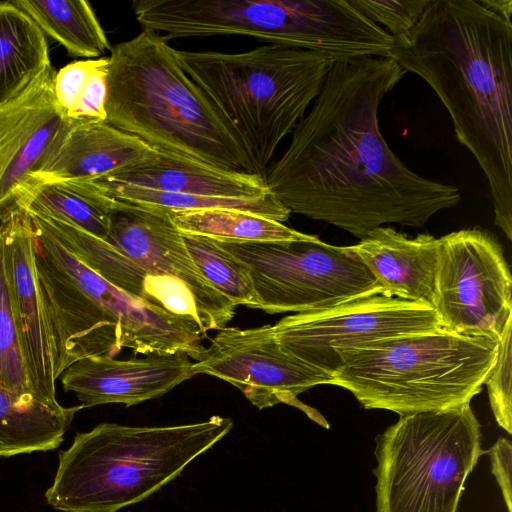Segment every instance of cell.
<instances>
[{"label":"cell","mask_w":512,"mask_h":512,"mask_svg":"<svg viewBox=\"0 0 512 512\" xmlns=\"http://www.w3.org/2000/svg\"><path fill=\"white\" fill-rule=\"evenodd\" d=\"M406 71L391 57L333 63L310 111L265 174L290 213L363 239L384 224L423 227L457 205V187L408 168L385 141L378 111Z\"/></svg>","instance_id":"cell-1"},{"label":"cell","mask_w":512,"mask_h":512,"mask_svg":"<svg viewBox=\"0 0 512 512\" xmlns=\"http://www.w3.org/2000/svg\"><path fill=\"white\" fill-rule=\"evenodd\" d=\"M447 109L489 185L494 222L512 239V23L476 0H430L389 53Z\"/></svg>","instance_id":"cell-2"},{"label":"cell","mask_w":512,"mask_h":512,"mask_svg":"<svg viewBox=\"0 0 512 512\" xmlns=\"http://www.w3.org/2000/svg\"><path fill=\"white\" fill-rule=\"evenodd\" d=\"M105 109L106 122L167 159L258 174L231 127L159 33L143 30L111 48Z\"/></svg>","instance_id":"cell-3"},{"label":"cell","mask_w":512,"mask_h":512,"mask_svg":"<svg viewBox=\"0 0 512 512\" xmlns=\"http://www.w3.org/2000/svg\"><path fill=\"white\" fill-rule=\"evenodd\" d=\"M233 426L218 415L175 426L98 424L59 453L46 501L62 512H118L173 481Z\"/></svg>","instance_id":"cell-4"},{"label":"cell","mask_w":512,"mask_h":512,"mask_svg":"<svg viewBox=\"0 0 512 512\" xmlns=\"http://www.w3.org/2000/svg\"><path fill=\"white\" fill-rule=\"evenodd\" d=\"M176 54L264 178L278 145L304 117L333 65L322 54L275 44L240 53Z\"/></svg>","instance_id":"cell-5"},{"label":"cell","mask_w":512,"mask_h":512,"mask_svg":"<svg viewBox=\"0 0 512 512\" xmlns=\"http://www.w3.org/2000/svg\"><path fill=\"white\" fill-rule=\"evenodd\" d=\"M143 30L169 39L249 36L316 52L333 63L387 57L393 38L350 0H136Z\"/></svg>","instance_id":"cell-6"},{"label":"cell","mask_w":512,"mask_h":512,"mask_svg":"<svg viewBox=\"0 0 512 512\" xmlns=\"http://www.w3.org/2000/svg\"><path fill=\"white\" fill-rule=\"evenodd\" d=\"M498 350L496 339L444 328L394 337L339 352L331 384L365 409L400 416L450 409L481 392Z\"/></svg>","instance_id":"cell-7"},{"label":"cell","mask_w":512,"mask_h":512,"mask_svg":"<svg viewBox=\"0 0 512 512\" xmlns=\"http://www.w3.org/2000/svg\"><path fill=\"white\" fill-rule=\"evenodd\" d=\"M481 439L470 403L400 416L375 438L376 512H457Z\"/></svg>","instance_id":"cell-8"},{"label":"cell","mask_w":512,"mask_h":512,"mask_svg":"<svg viewBox=\"0 0 512 512\" xmlns=\"http://www.w3.org/2000/svg\"><path fill=\"white\" fill-rule=\"evenodd\" d=\"M217 241V240H216ZM217 243L244 263L269 314L332 307L383 290L350 246L310 240Z\"/></svg>","instance_id":"cell-9"},{"label":"cell","mask_w":512,"mask_h":512,"mask_svg":"<svg viewBox=\"0 0 512 512\" xmlns=\"http://www.w3.org/2000/svg\"><path fill=\"white\" fill-rule=\"evenodd\" d=\"M30 217L35 266L53 333L58 378L81 359L118 354L123 349L121 333L103 305L104 278Z\"/></svg>","instance_id":"cell-10"},{"label":"cell","mask_w":512,"mask_h":512,"mask_svg":"<svg viewBox=\"0 0 512 512\" xmlns=\"http://www.w3.org/2000/svg\"><path fill=\"white\" fill-rule=\"evenodd\" d=\"M432 307L444 329L500 340L512 317V278L489 232L469 228L439 238Z\"/></svg>","instance_id":"cell-11"},{"label":"cell","mask_w":512,"mask_h":512,"mask_svg":"<svg viewBox=\"0 0 512 512\" xmlns=\"http://www.w3.org/2000/svg\"><path fill=\"white\" fill-rule=\"evenodd\" d=\"M441 328L432 306L384 292L295 313L273 325L275 338L285 352L330 375L341 366V351Z\"/></svg>","instance_id":"cell-12"},{"label":"cell","mask_w":512,"mask_h":512,"mask_svg":"<svg viewBox=\"0 0 512 512\" xmlns=\"http://www.w3.org/2000/svg\"><path fill=\"white\" fill-rule=\"evenodd\" d=\"M192 370L195 375L207 374L232 384L259 410L279 403L297 406L329 428L325 419L297 396L314 386L331 384L332 375L285 352L272 325L218 330L193 362Z\"/></svg>","instance_id":"cell-13"},{"label":"cell","mask_w":512,"mask_h":512,"mask_svg":"<svg viewBox=\"0 0 512 512\" xmlns=\"http://www.w3.org/2000/svg\"><path fill=\"white\" fill-rule=\"evenodd\" d=\"M55 70H44L17 97L0 105V220L18 208L67 130L53 92Z\"/></svg>","instance_id":"cell-14"},{"label":"cell","mask_w":512,"mask_h":512,"mask_svg":"<svg viewBox=\"0 0 512 512\" xmlns=\"http://www.w3.org/2000/svg\"><path fill=\"white\" fill-rule=\"evenodd\" d=\"M105 240L145 271L186 282L225 324L234 317L236 305L201 274L168 214L116 200Z\"/></svg>","instance_id":"cell-15"},{"label":"cell","mask_w":512,"mask_h":512,"mask_svg":"<svg viewBox=\"0 0 512 512\" xmlns=\"http://www.w3.org/2000/svg\"><path fill=\"white\" fill-rule=\"evenodd\" d=\"M0 226L6 243L14 301L32 383L40 398L57 404V354L35 266L31 217L18 207L0 220Z\"/></svg>","instance_id":"cell-16"},{"label":"cell","mask_w":512,"mask_h":512,"mask_svg":"<svg viewBox=\"0 0 512 512\" xmlns=\"http://www.w3.org/2000/svg\"><path fill=\"white\" fill-rule=\"evenodd\" d=\"M191 358L184 352L117 360L90 357L69 366L61 384L74 392L84 408L120 403L130 407L159 398L191 379Z\"/></svg>","instance_id":"cell-17"},{"label":"cell","mask_w":512,"mask_h":512,"mask_svg":"<svg viewBox=\"0 0 512 512\" xmlns=\"http://www.w3.org/2000/svg\"><path fill=\"white\" fill-rule=\"evenodd\" d=\"M163 158L139 138L106 121L71 119L37 173L36 181L93 180L157 164Z\"/></svg>","instance_id":"cell-18"},{"label":"cell","mask_w":512,"mask_h":512,"mask_svg":"<svg viewBox=\"0 0 512 512\" xmlns=\"http://www.w3.org/2000/svg\"><path fill=\"white\" fill-rule=\"evenodd\" d=\"M350 247L384 293L432 306L439 238L382 226Z\"/></svg>","instance_id":"cell-19"},{"label":"cell","mask_w":512,"mask_h":512,"mask_svg":"<svg viewBox=\"0 0 512 512\" xmlns=\"http://www.w3.org/2000/svg\"><path fill=\"white\" fill-rule=\"evenodd\" d=\"M91 181L163 192L259 199L270 193L258 174L232 173L163 158L159 163L110 173Z\"/></svg>","instance_id":"cell-20"},{"label":"cell","mask_w":512,"mask_h":512,"mask_svg":"<svg viewBox=\"0 0 512 512\" xmlns=\"http://www.w3.org/2000/svg\"><path fill=\"white\" fill-rule=\"evenodd\" d=\"M80 404L64 407L0 389V457L49 451L63 441Z\"/></svg>","instance_id":"cell-21"},{"label":"cell","mask_w":512,"mask_h":512,"mask_svg":"<svg viewBox=\"0 0 512 512\" xmlns=\"http://www.w3.org/2000/svg\"><path fill=\"white\" fill-rule=\"evenodd\" d=\"M115 204L88 180H37L18 207L105 240Z\"/></svg>","instance_id":"cell-22"},{"label":"cell","mask_w":512,"mask_h":512,"mask_svg":"<svg viewBox=\"0 0 512 512\" xmlns=\"http://www.w3.org/2000/svg\"><path fill=\"white\" fill-rule=\"evenodd\" d=\"M51 66L45 34L13 1L0 2V105Z\"/></svg>","instance_id":"cell-23"},{"label":"cell","mask_w":512,"mask_h":512,"mask_svg":"<svg viewBox=\"0 0 512 512\" xmlns=\"http://www.w3.org/2000/svg\"><path fill=\"white\" fill-rule=\"evenodd\" d=\"M72 57L96 59L111 50L91 4L85 0H13Z\"/></svg>","instance_id":"cell-24"},{"label":"cell","mask_w":512,"mask_h":512,"mask_svg":"<svg viewBox=\"0 0 512 512\" xmlns=\"http://www.w3.org/2000/svg\"><path fill=\"white\" fill-rule=\"evenodd\" d=\"M88 181L114 200L168 214L229 209L252 213L278 222L286 221L291 214L272 194L259 199H237L163 192L130 185Z\"/></svg>","instance_id":"cell-25"},{"label":"cell","mask_w":512,"mask_h":512,"mask_svg":"<svg viewBox=\"0 0 512 512\" xmlns=\"http://www.w3.org/2000/svg\"><path fill=\"white\" fill-rule=\"evenodd\" d=\"M168 215L181 233L222 242L294 241L315 237L282 222L238 210L211 209Z\"/></svg>","instance_id":"cell-26"},{"label":"cell","mask_w":512,"mask_h":512,"mask_svg":"<svg viewBox=\"0 0 512 512\" xmlns=\"http://www.w3.org/2000/svg\"><path fill=\"white\" fill-rule=\"evenodd\" d=\"M109 57L71 62L55 72L53 92L61 111L72 120L106 121Z\"/></svg>","instance_id":"cell-27"},{"label":"cell","mask_w":512,"mask_h":512,"mask_svg":"<svg viewBox=\"0 0 512 512\" xmlns=\"http://www.w3.org/2000/svg\"><path fill=\"white\" fill-rule=\"evenodd\" d=\"M0 389L18 395L37 394L28 368L17 316L4 235L0 226ZM45 401V400H43ZM46 402V401H45ZM49 403V402H48ZM53 404V403H51ZM58 404V403H57Z\"/></svg>","instance_id":"cell-28"},{"label":"cell","mask_w":512,"mask_h":512,"mask_svg":"<svg viewBox=\"0 0 512 512\" xmlns=\"http://www.w3.org/2000/svg\"><path fill=\"white\" fill-rule=\"evenodd\" d=\"M183 241L193 262L221 295L237 305L257 309L259 300L247 266L216 240L183 234Z\"/></svg>","instance_id":"cell-29"},{"label":"cell","mask_w":512,"mask_h":512,"mask_svg":"<svg viewBox=\"0 0 512 512\" xmlns=\"http://www.w3.org/2000/svg\"><path fill=\"white\" fill-rule=\"evenodd\" d=\"M511 326L509 319L499 340L496 363L485 381L495 420L508 434L512 433Z\"/></svg>","instance_id":"cell-30"},{"label":"cell","mask_w":512,"mask_h":512,"mask_svg":"<svg viewBox=\"0 0 512 512\" xmlns=\"http://www.w3.org/2000/svg\"><path fill=\"white\" fill-rule=\"evenodd\" d=\"M351 4L392 37L411 31L430 0H350Z\"/></svg>","instance_id":"cell-31"},{"label":"cell","mask_w":512,"mask_h":512,"mask_svg":"<svg viewBox=\"0 0 512 512\" xmlns=\"http://www.w3.org/2000/svg\"><path fill=\"white\" fill-rule=\"evenodd\" d=\"M487 453L491 460V473L494 475L507 511L512 512V445L507 438H499Z\"/></svg>","instance_id":"cell-32"},{"label":"cell","mask_w":512,"mask_h":512,"mask_svg":"<svg viewBox=\"0 0 512 512\" xmlns=\"http://www.w3.org/2000/svg\"><path fill=\"white\" fill-rule=\"evenodd\" d=\"M479 2L498 14L508 22H511L512 1L511 0H479Z\"/></svg>","instance_id":"cell-33"}]
</instances>
